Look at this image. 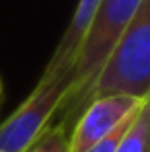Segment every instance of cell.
<instances>
[{
	"mask_svg": "<svg viewBox=\"0 0 150 152\" xmlns=\"http://www.w3.org/2000/svg\"><path fill=\"white\" fill-rule=\"evenodd\" d=\"M142 0H101L91 23L84 31V37L78 45L70 76V86L60 105L56 117L66 129L74 126L80 115V101L89 93L91 84L103 68L107 56L113 51L117 41L138 12Z\"/></svg>",
	"mask_w": 150,
	"mask_h": 152,
	"instance_id": "cell-1",
	"label": "cell"
},
{
	"mask_svg": "<svg viewBox=\"0 0 150 152\" xmlns=\"http://www.w3.org/2000/svg\"><path fill=\"white\" fill-rule=\"evenodd\" d=\"M103 97H132L150 101V0L138 12L80 101V113L91 101Z\"/></svg>",
	"mask_w": 150,
	"mask_h": 152,
	"instance_id": "cell-2",
	"label": "cell"
},
{
	"mask_svg": "<svg viewBox=\"0 0 150 152\" xmlns=\"http://www.w3.org/2000/svg\"><path fill=\"white\" fill-rule=\"evenodd\" d=\"M72 70H45L33 93L0 126V152H25V148L51 124L70 86Z\"/></svg>",
	"mask_w": 150,
	"mask_h": 152,
	"instance_id": "cell-3",
	"label": "cell"
},
{
	"mask_svg": "<svg viewBox=\"0 0 150 152\" xmlns=\"http://www.w3.org/2000/svg\"><path fill=\"white\" fill-rule=\"evenodd\" d=\"M146 101H138L132 97H103L91 101L68 134V152H86L95 144L105 140L111 132L124 124L130 115L138 111V107Z\"/></svg>",
	"mask_w": 150,
	"mask_h": 152,
	"instance_id": "cell-4",
	"label": "cell"
},
{
	"mask_svg": "<svg viewBox=\"0 0 150 152\" xmlns=\"http://www.w3.org/2000/svg\"><path fill=\"white\" fill-rule=\"evenodd\" d=\"M99 2L101 0H78V6H76L74 15H72L70 23L66 27L60 43L56 45V51L51 53V60L45 70H53V68H68V70H72L78 45H80V41L84 37V31H86V27L91 23Z\"/></svg>",
	"mask_w": 150,
	"mask_h": 152,
	"instance_id": "cell-5",
	"label": "cell"
},
{
	"mask_svg": "<svg viewBox=\"0 0 150 152\" xmlns=\"http://www.w3.org/2000/svg\"><path fill=\"white\" fill-rule=\"evenodd\" d=\"M150 140V101L142 103L136 111L132 124L124 132L115 152H150L148 150Z\"/></svg>",
	"mask_w": 150,
	"mask_h": 152,
	"instance_id": "cell-6",
	"label": "cell"
},
{
	"mask_svg": "<svg viewBox=\"0 0 150 152\" xmlns=\"http://www.w3.org/2000/svg\"><path fill=\"white\" fill-rule=\"evenodd\" d=\"M25 152H68V129L60 121H51Z\"/></svg>",
	"mask_w": 150,
	"mask_h": 152,
	"instance_id": "cell-7",
	"label": "cell"
}]
</instances>
